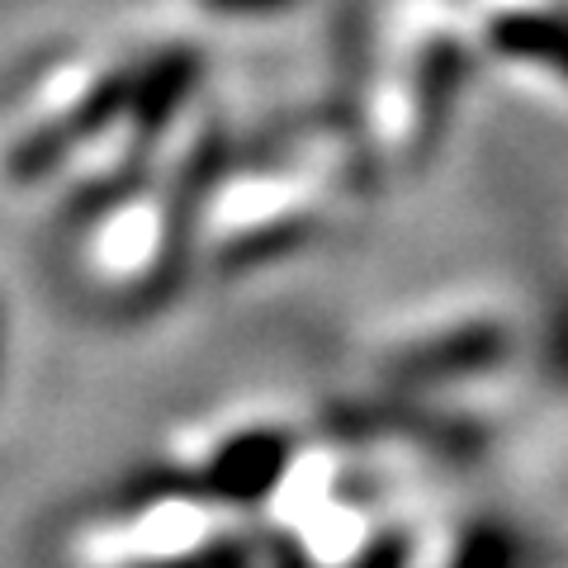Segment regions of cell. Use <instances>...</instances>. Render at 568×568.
<instances>
[{
	"instance_id": "obj_1",
	"label": "cell",
	"mask_w": 568,
	"mask_h": 568,
	"mask_svg": "<svg viewBox=\"0 0 568 568\" xmlns=\"http://www.w3.org/2000/svg\"><path fill=\"white\" fill-rule=\"evenodd\" d=\"M290 436L284 432H246L213 455V465L194 478V488L213 503H261L284 469H290Z\"/></svg>"
},
{
	"instance_id": "obj_2",
	"label": "cell",
	"mask_w": 568,
	"mask_h": 568,
	"mask_svg": "<svg viewBox=\"0 0 568 568\" xmlns=\"http://www.w3.org/2000/svg\"><path fill=\"white\" fill-rule=\"evenodd\" d=\"M227 162V142L219 133H209L200 148H194L190 166L181 171V185H175V200L166 209V237H162V256H156V275L148 284L142 298H162L175 290V280L185 271V252H190V237H194V219H200V204L209 185L219 181V171Z\"/></svg>"
},
{
	"instance_id": "obj_3",
	"label": "cell",
	"mask_w": 568,
	"mask_h": 568,
	"mask_svg": "<svg viewBox=\"0 0 568 568\" xmlns=\"http://www.w3.org/2000/svg\"><path fill=\"white\" fill-rule=\"evenodd\" d=\"M200 52L190 48H171L162 52L142 77H133V100H129V119H133V142L148 148V142L162 138V129L175 119V110L185 104V95L200 81Z\"/></svg>"
},
{
	"instance_id": "obj_4",
	"label": "cell",
	"mask_w": 568,
	"mask_h": 568,
	"mask_svg": "<svg viewBox=\"0 0 568 568\" xmlns=\"http://www.w3.org/2000/svg\"><path fill=\"white\" fill-rule=\"evenodd\" d=\"M493 355H497V332H459V336H446V342L426 346L417 355H407L398 365V379L403 384L450 379V375H465V369L488 365Z\"/></svg>"
},
{
	"instance_id": "obj_5",
	"label": "cell",
	"mask_w": 568,
	"mask_h": 568,
	"mask_svg": "<svg viewBox=\"0 0 568 568\" xmlns=\"http://www.w3.org/2000/svg\"><path fill=\"white\" fill-rule=\"evenodd\" d=\"M129 100H133V71H110V77H104L95 91L62 119V133H67L71 142L95 138L100 129H110V123H114L123 110H129Z\"/></svg>"
},
{
	"instance_id": "obj_6",
	"label": "cell",
	"mask_w": 568,
	"mask_h": 568,
	"mask_svg": "<svg viewBox=\"0 0 568 568\" xmlns=\"http://www.w3.org/2000/svg\"><path fill=\"white\" fill-rule=\"evenodd\" d=\"M308 227H313V223H304V219L256 227L252 237H242V242L227 246V252H223V265L242 271V265H261V261H271V256H284V252H294V246H304V242H308Z\"/></svg>"
},
{
	"instance_id": "obj_7",
	"label": "cell",
	"mask_w": 568,
	"mask_h": 568,
	"mask_svg": "<svg viewBox=\"0 0 568 568\" xmlns=\"http://www.w3.org/2000/svg\"><path fill=\"white\" fill-rule=\"evenodd\" d=\"M67 152H71V138L62 133V123H52V129H39V133H29L20 148L10 152V181H39V175L48 171H58L67 162Z\"/></svg>"
},
{
	"instance_id": "obj_8",
	"label": "cell",
	"mask_w": 568,
	"mask_h": 568,
	"mask_svg": "<svg viewBox=\"0 0 568 568\" xmlns=\"http://www.w3.org/2000/svg\"><path fill=\"white\" fill-rule=\"evenodd\" d=\"M246 564V549L242 545H209L200 555H185V559H171V564H152V568H242Z\"/></svg>"
},
{
	"instance_id": "obj_9",
	"label": "cell",
	"mask_w": 568,
	"mask_h": 568,
	"mask_svg": "<svg viewBox=\"0 0 568 568\" xmlns=\"http://www.w3.org/2000/svg\"><path fill=\"white\" fill-rule=\"evenodd\" d=\"M407 549H413V545H407L403 536H384V540H375L365 549L355 568H407Z\"/></svg>"
},
{
	"instance_id": "obj_10",
	"label": "cell",
	"mask_w": 568,
	"mask_h": 568,
	"mask_svg": "<svg viewBox=\"0 0 568 568\" xmlns=\"http://www.w3.org/2000/svg\"><path fill=\"white\" fill-rule=\"evenodd\" d=\"M213 14H275V10H290L294 0H204Z\"/></svg>"
}]
</instances>
